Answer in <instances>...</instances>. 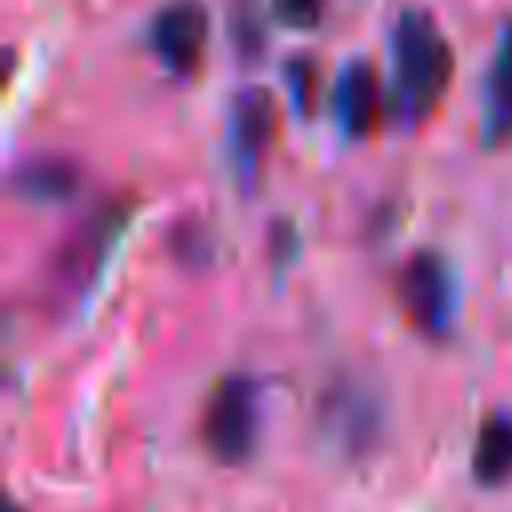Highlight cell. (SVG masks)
Listing matches in <instances>:
<instances>
[{"mask_svg":"<svg viewBox=\"0 0 512 512\" xmlns=\"http://www.w3.org/2000/svg\"><path fill=\"white\" fill-rule=\"evenodd\" d=\"M148 48L168 76L176 80L196 76L208 48V8L200 0L164 4L148 24Z\"/></svg>","mask_w":512,"mask_h":512,"instance_id":"cell-5","label":"cell"},{"mask_svg":"<svg viewBox=\"0 0 512 512\" xmlns=\"http://www.w3.org/2000/svg\"><path fill=\"white\" fill-rule=\"evenodd\" d=\"M328 416L336 420V436L348 452H360L364 444H372L376 436V412L356 396V392H344L340 396V408H328Z\"/></svg>","mask_w":512,"mask_h":512,"instance_id":"cell-11","label":"cell"},{"mask_svg":"<svg viewBox=\"0 0 512 512\" xmlns=\"http://www.w3.org/2000/svg\"><path fill=\"white\" fill-rule=\"evenodd\" d=\"M396 300L408 324L424 336H444L456 316V280L440 252L420 248L396 272Z\"/></svg>","mask_w":512,"mask_h":512,"instance_id":"cell-4","label":"cell"},{"mask_svg":"<svg viewBox=\"0 0 512 512\" xmlns=\"http://www.w3.org/2000/svg\"><path fill=\"white\" fill-rule=\"evenodd\" d=\"M276 20H284L288 28H312L324 12V0H272Z\"/></svg>","mask_w":512,"mask_h":512,"instance_id":"cell-12","label":"cell"},{"mask_svg":"<svg viewBox=\"0 0 512 512\" xmlns=\"http://www.w3.org/2000/svg\"><path fill=\"white\" fill-rule=\"evenodd\" d=\"M276 136V100L268 88H240L228 108V156L240 180L260 176V164Z\"/></svg>","mask_w":512,"mask_h":512,"instance_id":"cell-6","label":"cell"},{"mask_svg":"<svg viewBox=\"0 0 512 512\" xmlns=\"http://www.w3.org/2000/svg\"><path fill=\"white\" fill-rule=\"evenodd\" d=\"M332 112L348 140H360L372 132L376 112H380V84H376V68L368 60H348L340 68L336 88H332Z\"/></svg>","mask_w":512,"mask_h":512,"instance_id":"cell-7","label":"cell"},{"mask_svg":"<svg viewBox=\"0 0 512 512\" xmlns=\"http://www.w3.org/2000/svg\"><path fill=\"white\" fill-rule=\"evenodd\" d=\"M452 44L424 8H404L392 24V116L404 128L424 124L452 84Z\"/></svg>","mask_w":512,"mask_h":512,"instance_id":"cell-1","label":"cell"},{"mask_svg":"<svg viewBox=\"0 0 512 512\" xmlns=\"http://www.w3.org/2000/svg\"><path fill=\"white\" fill-rule=\"evenodd\" d=\"M260 432V384L252 376H220L200 412V440L212 460L244 464Z\"/></svg>","mask_w":512,"mask_h":512,"instance_id":"cell-3","label":"cell"},{"mask_svg":"<svg viewBox=\"0 0 512 512\" xmlns=\"http://www.w3.org/2000/svg\"><path fill=\"white\" fill-rule=\"evenodd\" d=\"M128 220H132V204L108 200L96 212H88L72 228V236L52 252L48 272H44V288H48L56 308H72L92 292V284L100 280V272H104L112 248L120 244Z\"/></svg>","mask_w":512,"mask_h":512,"instance_id":"cell-2","label":"cell"},{"mask_svg":"<svg viewBox=\"0 0 512 512\" xmlns=\"http://www.w3.org/2000/svg\"><path fill=\"white\" fill-rule=\"evenodd\" d=\"M284 76H288V84H292L296 108H300V112H308V100H312V64H308V60H292Z\"/></svg>","mask_w":512,"mask_h":512,"instance_id":"cell-13","label":"cell"},{"mask_svg":"<svg viewBox=\"0 0 512 512\" xmlns=\"http://www.w3.org/2000/svg\"><path fill=\"white\" fill-rule=\"evenodd\" d=\"M472 476L484 488H496L512 476V412H492L472 440Z\"/></svg>","mask_w":512,"mask_h":512,"instance_id":"cell-10","label":"cell"},{"mask_svg":"<svg viewBox=\"0 0 512 512\" xmlns=\"http://www.w3.org/2000/svg\"><path fill=\"white\" fill-rule=\"evenodd\" d=\"M80 164L68 156H28L12 172V192L32 204H64L80 192Z\"/></svg>","mask_w":512,"mask_h":512,"instance_id":"cell-9","label":"cell"},{"mask_svg":"<svg viewBox=\"0 0 512 512\" xmlns=\"http://www.w3.org/2000/svg\"><path fill=\"white\" fill-rule=\"evenodd\" d=\"M480 136H484V144H508L512 140V16L504 20L492 64H488Z\"/></svg>","mask_w":512,"mask_h":512,"instance_id":"cell-8","label":"cell"}]
</instances>
